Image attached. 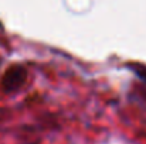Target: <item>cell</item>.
I'll list each match as a JSON object with an SVG mask.
<instances>
[{"instance_id":"1","label":"cell","mask_w":146,"mask_h":144,"mask_svg":"<svg viewBox=\"0 0 146 144\" xmlns=\"http://www.w3.org/2000/svg\"><path fill=\"white\" fill-rule=\"evenodd\" d=\"M29 71L21 64H11L3 74L0 86L4 93H16L19 92L27 82Z\"/></svg>"},{"instance_id":"2","label":"cell","mask_w":146,"mask_h":144,"mask_svg":"<svg viewBox=\"0 0 146 144\" xmlns=\"http://www.w3.org/2000/svg\"><path fill=\"white\" fill-rule=\"evenodd\" d=\"M129 71H132L141 81H143L146 84V64H141V62H128L125 65Z\"/></svg>"},{"instance_id":"3","label":"cell","mask_w":146,"mask_h":144,"mask_svg":"<svg viewBox=\"0 0 146 144\" xmlns=\"http://www.w3.org/2000/svg\"><path fill=\"white\" fill-rule=\"evenodd\" d=\"M1 64H3V58L0 57V66H1Z\"/></svg>"}]
</instances>
